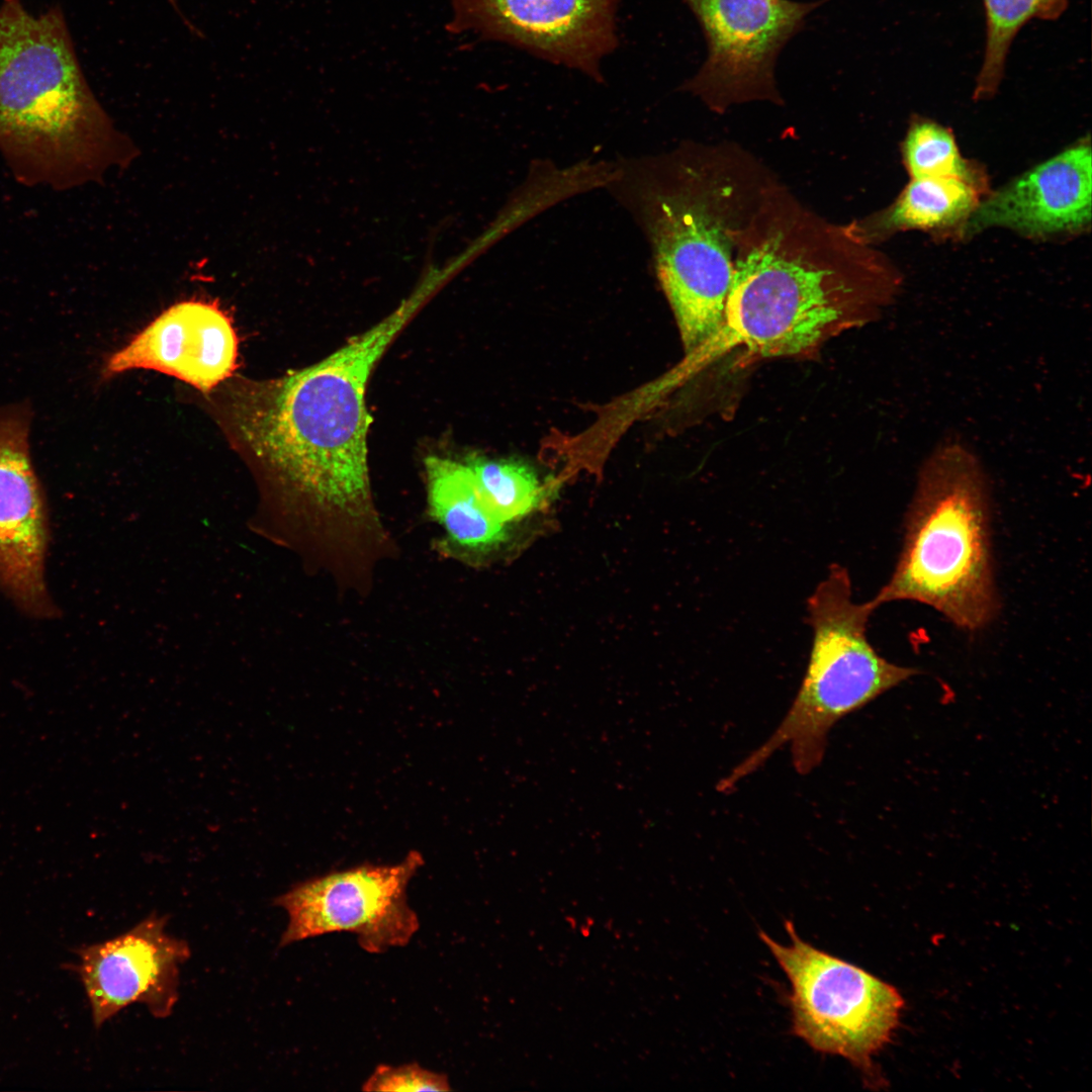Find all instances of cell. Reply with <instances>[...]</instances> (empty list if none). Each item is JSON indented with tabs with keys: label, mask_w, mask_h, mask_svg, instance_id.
Masks as SVG:
<instances>
[{
	"label": "cell",
	"mask_w": 1092,
	"mask_h": 1092,
	"mask_svg": "<svg viewBox=\"0 0 1092 1092\" xmlns=\"http://www.w3.org/2000/svg\"><path fill=\"white\" fill-rule=\"evenodd\" d=\"M452 33L507 41L600 79L616 46V0H447Z\"/></svg>",
	"instance_id": "10"
},
{
	"label": "cell",
	"mask_w": 1092,
	"mask_h": 1092,
	"mask_svg": "<svg viewBox=\"0 0 1092 1092\" xmlns=\"http://www.w3.org/2000/svg\"><path fill=\"white\" fill-rule=\"evenodd\" d=\"M435 288L422 281L383 320L325 359L267 380L236 379L220 397L233 444L275 481L314 502H368L369 377Z\"/></svg>",
	"instance_id": "2"
},
{
	"label": "cell",
	"mask_w": 1092,
	"mask_h": 1092,
	"mask_svg": "<svg viewBox=\"0 0 1092 1092\" xmlns=\"http://www.w3.org/2000/svg\"><path fill=\"white\" fill-rule=\"evenodd\" d=\"M445 1074L436 1073L416 1063L397 1067L378 1066L363 1083L364 1091H450Z\"/></svg>",
	"instance_id": "20"
},
{
	"label": "cell",
	"mask_w": 1092,
	"mask_h": 1092,
	"mask_svg": "<svg viewBox=\"0 0 1092 1092\" xmlns=\"http://www.w3.org/2000/svg\"><path fill=\"white\" fill-rule=\"evenodd\" d=\"M28 415L0 408V592L24 615H58L46 579L49 513L28 446Z\"/></svg>",
	"instance_id": "11"
},
{
	"label": "cell",
	"mask_w": 1092,
	"mask_h": 1092,
	"mask_svg": "<svg viewBox=\"0 0 1092 1092\" xmlns=\"http://www.w3.org/2000/svg\"><path fill=\"white\" fill-rule=\"evenodd\" d=\"M0 154L26 186L67 190L135 156L90 89L59 6L0 1Z\"/></svg>",
	"instance_id": "3"
},
{
	"label": "cell",
	"mask_w": 1092,
	"mask_h": 1092,
	"mask_svg": "<svg viewBox=\"0 0 1092 1092\" xmlns=\"http://www.w3.org/2000/svg\"><path fill=\"white\" fill-rule=\"evenodd\" d=\"M237 358L230 316L215 302L192 299L164 310L107 359L103 373L151 369L208 393L233 375Z\"/></svg>",
	"instance_id": "13"
},
{
	"label": "cell",
	"mask_w": 1092,
	"mask_h": 1092,
	"mask_svg": "<svg viewBox=\"0 0 1092 1092\" xmlns=\"http://www.w3.org/2000/svg\"><path fill=\"white\" fill-rule=\"evenodd\" d=\"M1089 142L1072 146L981 198L959 235L990 228L1026 236L1075 233L1091 220Z\"/></svg>",
	"instance_id": "14"
},
{
	"label": "cell",
	"mask_w": 1092,
	"mask_h": 1092,
	"mask_svg": "<svg viewBox=\"0 0 1092 1092\" xmlns=\"http://www.w3.org/2000/svg\"><path fill=\"white\" fill-rule=\"evenodd\" d=\"M465 463L483 499L506 524L524 518L546 500L545 487L524 462L474 456Z\"/></svg>",
	"instance_id": "18"
},
{
	"label": "cell",
	"mask_w": 1092,
	"mask_h": 1092,
	"mask_svg": "<svg viewBox=\"0 0 1092 1092\" xmlns=\"http://www.w3.org/2000/svg\"><path fill=\"white\" fill-rule=\"evenodd\" d=\"M986 19L984 58L976 79L973 97H993L1004 78L1010 47L1020 29L1030 20H1058L1069 0H982Z\"/></svg>",
	"instance_id": "17"
},
{
	"label": "cell",
	"mask_w": 1092,
	"mask_h": 1092,
	"mask_svg": "<svg viewBox=\"0 0 1092 1092\" xmlns=\"http://www.w3.org/2000/svg\"><path fill=\"white\" fill-rule=\"evenodd\" d=\"M906 518L896 567L873 604L913 601L961 629L986 627L998 609L989 486L970 447L950 440L931 450L919 469Z\"/></svg>",
	"instance_id": "5"
},
{
	"label": "cell",
	"mask_w": 1092,
	"mask_h": 1092,
	"mask_svg": "<svg viewBox=\"0 0 1092 1092\" xmlns=\"http://www.w3.org/2000/svg\"><path fill=\"white\" fill-rule=\"evenodd\" d=\"M984 186L953 177L911 178L895 202L866 226H851L864 242L898 231L959 233L982 198Z\"/></svg>",
	"instance_id": "16"
},
{
	"label": "cell",
	"mask_w": 1092,
	"mask_h": 1092,
	"mask_svg": "<svg viewBox=\"0 0 1092 1092\" xmlns=\"http://www.w3.org/2000/svg\"><path fill=\"white\" fill-rule=\"evenodd\" d=\"M733 186L712 177L704 155L680 147L613 162L605 187L649 246L687 354L724 320L741 226L732 219Z\"/></svg>",
	"instance_id": "4"
},
{
	"label": "cell",
	"mask_w": 1092,
	"mask_h": 1092,
	"mask_svg": "<svg viewBox=\"0 0 1092 1092\" xmlns=\"http://www.w3.org/2000/svg\"><path fill=\"white\" fill-rule=\"evenodd\" d=\"M424 463L430 515L453 543L485 551L507 540V524L487 506L465 462L430 455Z\"/></svg>",
	"instance_id": "15"
},
{
	"label": "cell",
	"mask_w": 1092,
	"mask_h": 1092,
	"mask_svg": "<svg viewBox=\"0 0 1092 1092\" xmlns=\"http://www.w3.org/2000/svg\"><path fill=\"white\" fill-rule=\"evenodd\" d=\"M903 158L911 178L953 177L984 186L978 170L961 155L951 131L934 121L912 122L903 144Z\"/></svg>",
	"instance_id": "19"
},
{
	"label": "cell",
	"mask_w": 1092,
	"mask_h": 1092,
	"mask_svg": "<svg viewBox=\"0 0 1092 1092\" xmlns=\"http://www.w3.org/2000/svg\"><path fill=\"white\" fill-rule=\"evenodd\" d=\"M423 864L412 850L395 864H361L296 884L274 900L288 915L279 946L344 931L370 953L406 945L420 927L406 888Z\"/></svg>",
	"instance_id": "8"
},
{
	"label": "cell",
	"mask_w": 1092,
	"mask_h": 1092,
	"mask_svg": "<svg viewBox=\"0 0 1092 1092\" xmlns=\"http://www.w3.org/2000/svg\"><path fill=\"white\" fill-rule=\"evenodd\" d=\"M168 915L151 914L111 939L76 951L75 967L88 997L95 1027L133 1003L166 1018L178 1001L180 967L188 943L166 932Z\"/></svg>",
	"instance_id": "12"
},
{
	"label": "cell",
	"mask_w": 1092,
	"mask_h": 1092,
	"mask_svg": "<svg viewBox=\"0 0 1092 1092\" xmlns=\"http://www.w3.org/2000/svg\"><path fill=\"white\" fill-rule=\"evenodd\" d=\"M770 206L737 233L724 320L689 354L696 364L736 348L758 358L808 356L874 322L898 294V271L851 228Z\"/></svg>",
	"instance_id": "1"
},
{
	"label": "cell",
	"mask_w": 1092,
	"mask_h": 1092,
	"mask_svg": "<svg viewBox=\"0 0 1092 1092\" xmlns=\"http://www.w3.org/2000/svg\"><path fill=\"white\" fill-rule=\"evenodd\" d=\"M789 944L758 932L790 984L793 1033L811 1049L840 1056L858 1069L864 1083L883 1085L873 1064L895 1033L904 1000L892 985L863 969L816 948L787 920Z\"/></svg>",
	"instance_id": "7"
},
{
	"label": "cell",
	"mask_w": 1092,
	"mask_h": 1092,
	"mask_svg": "<svg viewBox=\"0 0 1092 1092\" xmlns=\"http://www.w3.org/2000/svg\"><path fill=\"white\" fill-rule=\"evenodd\" d=\"M876 609L872 600L854 603L847 569L830 566L807 602L813 637L796 697L771 735L723 778L727 788L784 746L790 747L796 771L810 774L823 760L837 722L918 672L888 661L870 643L867 626Z\"/></svg>",
	"instance_id": "6"
},
{
	"label": "cell",
	"mask_w": 1092,
	"mask_h": 1092,
	"mask_svg": "<svg viewBox=\"0 0 1092 1092\" xmlns=\"http://www.w3.org/2000/svg\"><path fill=\"white\" fill-rule=\"evenodd\" d=\"M703 26L709 55L687 88L716 107L776 97L772 69L786 41L818 6L790 0H685Z\"/></svg>",
	"instance_id": "9"
}]
</instances>
